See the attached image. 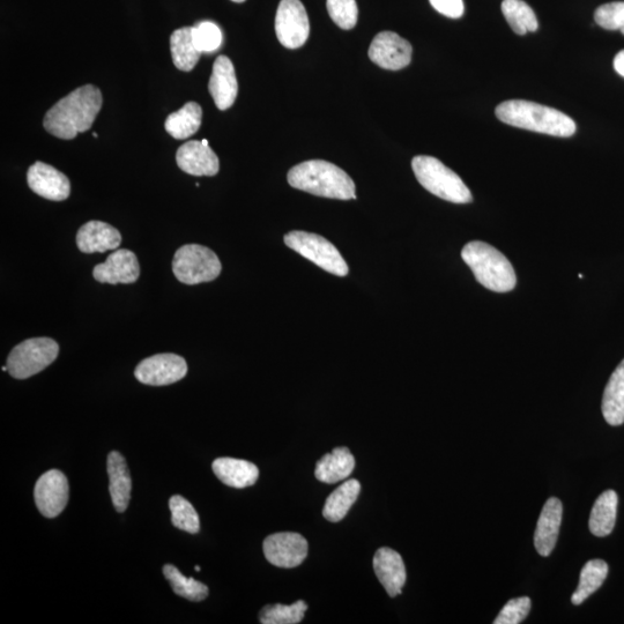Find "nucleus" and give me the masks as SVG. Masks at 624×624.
Returning a JSON list of instances; mask_svg holds the SVG:
<instances>
[{
    "label": "nucleus",
    "instance_id": "37",
    "mask_svg": "<svg viewBox=\"0 0 624 624\" xmlns=\"http://www.w3.org/2000/svg\"><path fill=\"white\" fill-rule=\"evenodd\" d=\"M531 611V599L529 597H520L511 599L502 608L501 613L497 616L494 624H519L522 623Z\"/></svg>",
    "mask_w": 624,
    "mask_h": 624
},
{
    "label": "nucleus",
    "instance_id": "14",
    "mask_svg": "<svg viewBox=\"0 0 624 624\" xmlns=\"http://www.w3.org/2000/svg\"><path fill=\"white\" fill-rule=\"evenodd\" d=\"M27 182L36 195L52 202H63L71 195L68 176L44 162H36L28 169Z\"/></svg>",
    "mask_w": 624,
    "mask_h": 624
},
{
    "label": "nucleus",
    "instance_id": "2",
    "mask_svg": "<svg viewBox=\"0 0 624 624\" xmlns=\"http://www.w3.org/2000/svg\"><path fill=\"white\" fill-rule=\"evenodd\" d=\"M495 114L505 124L542 135L568 138L577 130L575 121L568 115L536 102L505 101L497 106Z\"/></svg>",
    "mask_w": 624,
    "mask_h": 624
},
{
    "label": "nucleus",
    "instance_id": "4",
    "mask_svg": "<svg viewBox=\"0 0 624 624\" xmlns=\"http://www.w3.org/2000/svg\"><path fill=\"white\" fill-rule=\"evenodd\" d=\"M464 262L470 266L480 285L497 293H508L516 287L517 277L502 252L484 242L474 241L462 251Z\"/></svg>",
    "mask_w": 624,
    "mask_h": 624
},
{
    "label": "nucleus",
    "instance_id": "29",
    "mask_svg": "<svg viewBox=\"0 0 624 624\" xmlns=\"http://www.w3.org/2000/svg\"><path fill=\"white\" fill-rule=\"evenodd\" d=\"M608 571V564L603 560H591L586 563L581 571L577 589L572 594V604L582 605L594 592H597L603 586Z\"/></svg>",
    "mask_w": 624,
    "mask_h": 624
},
{
    "label": "nucleus",
    "instance_id": "42",
    "mask_svg": "<svg viewBox=\"0 0 624 624\" xmlns=\"http://www.w3.org/2000/svg\"><path fill=\"white\" fill-rule=\"evenodd\" d=\"M195 569H196V571L202 570V568H200V567H196Z\"/></svg>",
    "mask_w": 624,
    "mask_h": 624
},
{
    "label": "nucleus",
    "instance_id": "31",
    "mask_svg": "<svg viewBox=\"0 0 624 624\" xmlns=\"http://www.w3.org/2000/svg\"><path fill=\"white\" fill-rule=\"evenodd\" d=\"M163 575L177 596L190 601H203L208 597V588L205 584L196 581L195 578L183 576L172 564L163 567Z\"/></svg>",
    "mask_w": 624,
    "mask_h": 624
},
{
    "label": "nucleus",
    "instance_id": "12",
    "mask_svg": "<svg viewBox=\"0 0 624 624\" xmlns=\"http://www.w3.org/2000/svg\"><path fill=\"white\" fill-rule=\"evenodd\" d=\"M412 54L411 43L393 32L376 35L369 48L371 62L390 71L405 69L411 64Z\"/></svg>",
    "mask_w": 624,
    "mask_h": 624
},
{
    "label": "nucleus",
    "instance_id": "11",
    "mask_svg": "<svg viewBox=\"0 0 624 624\" xmlns=\"http://www.w3.org/2000/svg\"><path fill=\"white\" fill-rule=\"evenodd\" d=\"M69 495V481L61 471H48L36 482L35 503L44 517L56 518L61 515L68 505Z\"/></svg>",
    "mask_w": 624,
    "mask_h": 624
},
{
    "label": "nucleus",
    "instance_id": "17",
    "mask_svg": "<svg viewBox=\"0 0 624 624\" xmlns=\"http://www.w3.org/2000/svg\"><path fill=\"white\" fill-rule=\"evenodd\" d=\"M208 91L219 110H227L235 103L239 94V83L234 65L227 56L221 55L214 62Z\"/></svg>",
    "mask_w": 624,
    "mask_h": 624
},
{
    "label": "nucleus",
    "instance_id": "22",
    "mask_svg": "<svg viewBox=\"0 0 624 624\" xmlns=\"http://www.w3.org/2000/svg\"><path fill=\"white\" fill-rule=\"evenodd\" d=\"M108 475L109 490L114 507L118 512H124L129 507L132 480L128 464L120 452L109 453Z\"/></svg>",
    "mask_w": 624,
    "mask_h": 624
},
{
    "label": "nucleus",
    "instance_id": "15",
    "mask_svg": "<svg viewBox=\"0 0 624 624\" xmlns=\"http://www.w3.org/2000/svg\"><path fill=\"white\" fill-rule=\"evenodd\" d=\"M140 276V266L135 252L118 249L111 254L106 262L96 265L93 277L101 284H133Z\"/></svg>",
    "mask_w": 624,
    "mask_h": 624
},
{
    "label": "nucleus",
    "instance_id": "19",
    "mask_svg": "<svg viewBox=\"0 0 624 624\" xmlns=\"http://www.w3.org/2000/svg\"><path fill=\"white\" fill-rule=\"evenodd\" d=\"M563 505L556 497H551L542 508L536 533H534V546L537 552L544 557L552 554L559 538L562 524Z\"/></svg>",
    "mask_w": 624,
    "mask_h": 624
},
{
    "label": "nucleus",
    "instance_id": "9",
    "mask_svg": "<svg viewBox=\"0 0 624 624\" xmlns=\"http://www.w3.org/2000/svg\"><path fill=\"white\" fill-rule=\"evenodd\" d=\"M279 42L287 49H299L306 44L310 22L306 7L300 0H281L276 17Z\"/></svg>",
    "mask_w": 624,
    "mask_h": 624
},
{
    "label": "nucleus",
    "instance_id": "6",
    "mask_svg": "<svg viewBox=\"0 0 624 624\" xmlns=\"http://www.w3.org/2000/svg\"><path fill=\"white\" fill-rule=\"evenodd\" d=\"M220 259L211 249L198 244L183 245L175 252L173 272L184 285H199L220 276Z\"/></svg>",
    "mask_w": 624,
    "mask_h": 624
},
{
    "label": "nucleus",
    "instance_id": "7",
    "mask_svg": "<svg viewBox=\"0 0 624 624\" xmlns=\"http://www.w3.org/2000/svg\"><path fill=\"white\" fill-rule=\"evenodd\" d=\"M58 354L59 346L54 339H28L12 349L6 367L12 377L27 380L49 367Z\"/></svg>",
    "mask_w": 624,
    "mask_h": 624
},
{
    "label": "nucleus",
    "instance_id": "25",
    "mask_svg": "<svg viewBox=\"0 0 624 624\" xmlns=\"http://www.w3.org/2000/svg\"><path fill=\"white\" fill-rule=\"evenodd\" d=\"M604 418L611 426L624 423V360L609 378L603 398Z\"/></svg>",
    "mask_w": 624,
    "mask_h": 624
},
{
    "label": "nucleus",
    "instance_id": "38",
    "mask_svg": "<svg viewBox=\"0 0 624 624\" xmlns=\"http://www.w3.org/2000/svg\"><path fill=\"white\" fill-rule=\"evenodd\" d=\"M429 2L438 13L443 14L445 17L451 19L463 17V0H429Z\"/></svg>",
    "mask_w": 624,
    "mask_h": 624
},
{
    "label": "nucleus",
    "instance_id": "13",
    "mask_svg": "<svg viewBox=\"0 0 624 624\" xmlns=\"http://www.w3.org/2000/svg\"><path fill=\"white\" fill-rule=\"evenodd\" d=\"M263 549L267 561L273 566L295 568L306 560L308 541L299 533H276L265 539Z\"/></svg>",
    "mask_w": 624,
    "mask_h": 624
},
{
    "label": "nucleus",
    "instance_id": "1",
    "mask_svg": "<svg viewBox=\"0 0 624 624\" xmlns=\"http://www.w3.org/2000/svg\"><path fill=\"white\" fill-rule=\"evenodd\" d=\"M102 103V93L98 87L85 85L74 89L49 109L44 117V129L59 139H74L79 133L91 130Z\"/></svg>",
    "mask_w": 624,
    "mask_h": 624
},
{
    "label": "nucleus",
    "instance_id": "10",
    "mask_svg": "<svg viewBox=\"0 0 624 624\" xmlns=\"http://www.w3.org/2000/svg\"><path fill=\"white\" fill-rule=\"evenodd\" d=\"M187 374V361L173 353L151 356L141 361L135 370V376L140 383L152 386L174 384L183 380Z\"/></svg>",
    "mask_w": 624,
    "mask_h": 624
},
{
    "label": "nucleus",
    "instance_id": "5",
    "mask_svg": "<svg viewBox=\"0 0 624 624\" xmlns=\"http://www.w3.org/2000/svg\"><path fill=\"white\" fill-rule=\"evenodd\" d=\"M416 180L433 195L455 204L472 203L470 189L455 172L433 156L419 155L412 161Z\"/></svg>",
    "mask_w": 624,
    "mask_h": 624
},
{
    "label": "nucleus",
    "instance_id": "40",
    "mask_svg": "<svg viewBox=\"0 0 624 624\" xmlns=\"http://www.w3.org/2000/svg\"><path fill=\"white\" fill-rule=\"evenodd\" d=\"M232 2H234V3H244L245 0H232Z\"/></svg>",
    "mask_w": 624,
    "mask_h": 624
},
{
    "label": "nucleus",
    "instance_id": "36",
    "mask_svg": "<svg viewBox=\"0 0 624 624\" xmlns=\"http://www.w3.org/2000/svg\"><path fill=\"white\" fill-rule=\"evenodd\" d=\"M594 20L606 31H620L624 25V2L601 5L594 13Z\"/></svg>",
    "mask_w": 624,
    "mask_h": 624
},
{
    "label": "nucleus",
    "instance_id": "26",
    "mask_svg": "<svg viewBox=\"0 0 624 624\" xmlns=\"http://www.w3.org/2000/svg\"><path fill=\"white\" fill-rule=\"evenodd\" d=\"M202 118V107L196 102H188L176 113L168 116L165 128L169 135L175 139H188L199 131Z\"/></svg>",
    "mask_w": 624,
    "mask_h": 624
},
{
    "label": "nucleus",
    "instance_id": "23",
    "mask_svg": "<svg viewBox=\"0 0 624 624\" xmlns=\"http://www.w3.org/2000/svg\"><path fill=\"white\" fill-rule=\"evenodd\" d=\"M355 467V458L347 448H337L319 460L316 478L324 484H337L348 479Z\"/></svg>",
    "mask_w": 624,
    "mask_h": 624
},
{
    "label": "nucleus",
    "instance_id": "34",
    "mask_svg": "<svg viewBox=\"0 0 624 624\" xmlns=\"http://www.w3.org/2000/svg\"><path fill=\"white\" fill-rule=\"evenodd\" d=\"M326 6L334 24L344 31H349L358 24L359 7L356 0H326Z\"/></svg>",
    "mask_w": 624,
    "mask_h": 624
},
{
    "label": "nucleus",
    "instance_id": "3",
    "mask_svg": "<svg viewBox=\"0 0 624 624\" xmlns=\"http://www.w3.org/2000/svg\"><path fill=\"white\" fill-rule=\"evenodd\" d=\"M291 187L311 195L332 199H356L355 184L343 169L324 160H310L289 170Z\"/></svg>",
    "mask_w": 624,
    "mask_h": 624
},
{
    "label": "nucleus",
    "instance_id": "21",
    "mask_svg": "<svg viewBox=\"0 0 624 624\" xmlns=\"http://www.w3.org/2000/svg\"><path fill=\"white\" fill-rule=\"evenodd\" d=\"M212 468L221 482L236 489L254 486L259 477L258 467L242 459L218 458Z\"/></svg>",
    "mask_w": 624,
    "mask_h": 624
},
{
    "label": "nucleus",
    "instance_id": "8",
    "mask_svg": "<svg viewBox=\"0 0 624 624\" xmlns=\"http://www.w3.org/2000/svg\"><path fill=\"white\" fill-rule=\"evenodd\" d=\"M285 243L288 248L334 276L346 277L349 272L339 250L321 235L294 230L285 236Z\"/></svg>",
    "mask_w": 624,
    "mask_h": 624
},
{
    "label": "nucleus",
    "instance_id": "30",
    "mask_svg": "<svg viewBox=\"0 0 624 624\" xmlns=\"http://www.w3.org/2000/svg\"><path fill=\"white\" fill-rule=\"evenodd\" d=\"M501 9L505 20L516 34L525 35L538 31L536 13L523 0H503Z\"/></svg>",
    "mask_w": 624,
    "mask_h": 624
},
{
    "label": "nucleus",
    "instance_id": "35",
    "mask_svg": "<svg viewBox=\"0 0 624 624\" xmlns=\"http://www.w3.org/2000/svg\"><path fill=\"white\" fill-rule=\"evenodd\" d=\"M192 39L197 49L206 54V52H214L221 47L222 33L218 25L211 21L200 22L192 27Z\"/></svg>",
    "mask_w": 624,
    "mask_h": 624
},
{
    "label": "nucleus",
    "instance_id": "39",
    "mask_svg": "<svg viewBox=\"0 0 624 624\" xmlns=\"http://www.w3.org/2000/svg\"><path fill=\"white\" fill-rule=\"evenodd\" d=\"M614 69L624 78V50L620 51L614 59Z\"/></svg>",
    "mask_w": 624,
    "mask_h": 624
},
{
    "label": "nucleus",
    "instance_id": "16",
    "mask_svg": "<svg viewBox=\"0 0 624 624\" xmlns=\"http://www.w3.org/2000/svg\"><path fill=\"white\" fill-rule=\"evenodd\" d=\"M178 167L192 176H215L219 173L220 162L210 145L192 140L178 148Z\"/></svg>",
    "mask_w": 624,
    "mask_h": 624
},
{
    "label": "nucleus",
    "instance_id": "18",
    "mask_svg": "<svg viewBox=\"0 0 624 624\" xmlns=\"http://www.w3.org/2000/svg\"><path fill=\"white\" fill-rule=\"evenodd\" d=\"M374 570L391 598L399 596L406 583V568L403 559L388 547L378 549L374 556Z\"/></svg>",
    "mask_w": 624,
    "mask_h": 624
},
{
    "label": "nucleus",
    "instance_id": "28",
    "mask_svg": "<svg viewBox=\"0 0 624 624\" xmlns=\"http://www.w3.org/2000/svg\"><path fill=\"white\" fill-rule=\"evenodd\" d=\"M170 50L173 62L178 70L190 72L196 68L202 52L195 46L192 39V27L177 29L170 36Z\"/></svg>",
    "mask_w": 624,
    "mask_h": 624
},
{
    "label": "nucleus",
    "instance_id": "41",
    "mask_svg": "<svg viewBox=\"0 0 624 624\" xmlns=\"http://www.w3.org/2000/svg\"><path fill=\"white\" fill-rule=\"evenodd\" d=\"M621 33L624 35V25L623 27L620 29Z\"/></svg>",
    "mask_w": 624,
    "mask_h": 624
},
{
    "label": "nucleus",
    "instance_id": "20",
    "mask_svg": "<svg viewBox=\"0 0 624 624\" xmlns=\"http://www.w3.org/2000/svg\"><path fill=\"white\" fill-rule=\"evenodd\" d=\"M121 243V233L106 222L89 221L78 230L77 245L84 254L116 250Z\"/></svg>",
    "mask_w": 624,
    "mask_h": 624
},
{
    "label": "nucleus",
    "instance_id": "24",
    "mask_svg": "<svg viewBox=\"0 0 624 624\" xmlns=\"http://www.w3.org/2000/svg\"><path fill=\"white\" fill-rule=\"evenodd\" d=\"M619 496L614 490H606L594 503L589 527L593 536L604 538L614 530L618 515Z\"/></svg>",
    "mask_w": 624,
    "mask_h": 624
},
{
    "label": "nucleus",
    "instance_id": "27",
    "mask_svg": "<svg viewBox=\"0 0 624 624\" xmlns=\"http://www.w3.org/2000/svg\"><path fill=\"white\" fill-rule=\"evenodd\" d=\"M361 485L358 480L345 481L328 497L323 509L324 518L329 522L338 523L348 514L349 509L358 500Z\"/></svg>",
    "mask_w": 624,
    "mask_h": 624
},
{
    "label": "nucleus",
    "instance_id": "33",
    "mask_svg": "<svg viewBox=\"0 0 624 624\" xmlns=\"http://www.w3.org/2000/svg\"><path fill=\"white\" fill-rule=\"evenodd\" d=\"M172 511V522L178 530L197 534L200 531V519L193 505L180 495H175L169 501Z\"/></svg>",
    "mask_w": 624,
    "mask_h": 624
},
{
    "label": "nucleus",
    "instance_id": "32",
    "mask_svg": "<svg viewBox=\"0 0 624 624\" xmlns=\"http://www.w3.org/2000/svg\"><path fill=\"white\" fill-rule=\"evenodd\" d=\"M308 605L303 600L296 601L293 605H270L260 612V623L263 624H297L302 622Z\"/></svg>",
    "mask_w": 624,
    "mask_h": 624
}]
</instances>
